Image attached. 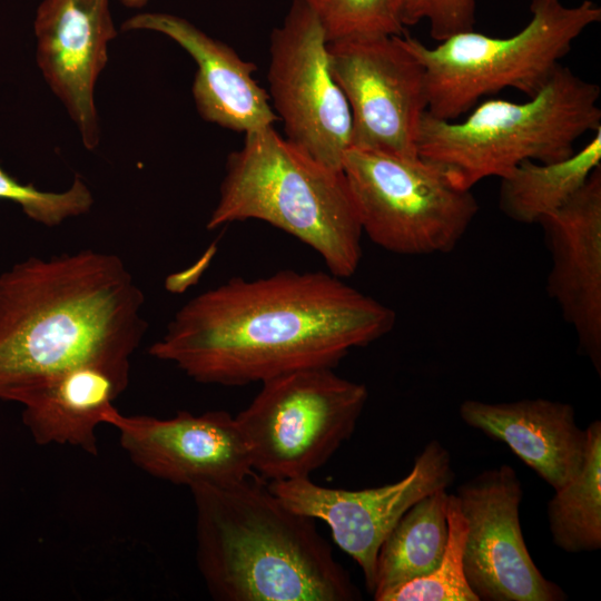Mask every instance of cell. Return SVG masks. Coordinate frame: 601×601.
Listing matches in <instances>:
<instances>
[{"label":"cell","instance_id":"3","mask_svg":"<svg viewBox=\"0 0 601 601\" xmlns=\"http://www.w3.org/2000/svg\"><path fill=\"white\" fill-rule=\"evenodd\" d=\"M196 509V560L218 601H355L348 572L313 518L248 477L189 486Z\"/></svg>","mask_w":601,"mask_h":601},{"label":"cell","instance_id":"10","mask_svg":"<svg viewBox=\"0 0 601 601\" xmlns=\"http://www.w3.org/2000/svg\"><path fill=\"white\" fill-rule=\"evenodd\" d=\"M403 36L327 43L352 115V146L417 157L428 99L425 70Z\"/></svg>","mask_w":601,"mask_h":601},{"label":"cell","instance_id":"2","mask_svg":"<svg viewBox=\"0 0 601 601\" xmlns=\"http://www.w3.org/2000/svg\"><path fill=\"white\" fill-rule=\"evenodd\" d=\"M144 302L115 254L83 249L14 264L0 274V401L21 404L80 366L130 376L147 331Z\"/></svg>","mask_w":601,"mask_h":601},{"label":"cell","instance_id":"18","mask_svg":"<svg viewBox=\"0 0 601 601\" xmlns=\"http://www.w3.org/2000/svg\"><path fill=\"white\" fill-rule=\"evenodd\" d=\"M129 377L95 365L65 372L26 397L22 422L39 445H71L96 455V430Z\"/></svg>","mask_w":601,"mask_h":601},{"label":"cell","instance_id":"7","mask_svg":"<svg viewBox=\"0 0 601 601\" xmlns=\"http://www.w3.org/2000/svg\"><path fill=\"white\" fill-rule=\"evenodd\" d=\"M363 234L385 250L431 255L453 250L479 205L435 162L351 147L343 159Z\"/></svg>","mask_w":601,"mask_h":601},{"label":"cell","instance_id":"24","mask_svg":"<svg viewBox=\"0 0 601 601\" xmlns=\"http://www.w3.org/2000/svg\"><path fill=\"white\" fill-rule=\"evenodd\" d=\"M0 199L18 204L32 220L47 227L88 213L93 196L85 181L76 176L71 186L60 193L42 191L32 184H21L0 166Z\"/></svg>","mask_w":601,"mask_h":601},{"label":"cell","instance_id":"11","mask_svg":"<svg viewBox=\"0 0 601 601\" xmlns=\"http://www.w3.org/2000/svg\"><path fill=\"white\" fill-rule=\"evenodd\" d=\"M454 480L451 455L436 440L415 457L412 470L395 483L363 490L332 489L309 477L269 482L290 509L324 521L334 542L362 569L366 589L375 588L381 545L402 515L418 500L447 489Z\"/></svg>","mask_w":601,"mask_h":601},{"label":"cell","instance_id":"15","mask_svg":"<svg viewBox=\"0 0 601 601\" xmlns=\"http://www.w3.org/2000/svg\"><path fill=\"white\" fill-rule=\"evenodd\" d=\"M551 255L546 290L601 374V166L539 223Z\"/></svg>","mask_w":601,"mask_h":601},{"label":"cell","instance_id":"6","mask_svg":"<svg viewBox=\"0 0 601 601\" xmlns=\"http://www.w3.org/2000/svg\"><path fill=\"white\" fill-rule=\"evenodd\" d=\"M529 23L513 36L494 38L474 30L435 47L402 37L425 70L427 112L456 120L481 98L512 88L528 98L548 82L575 39L601 20L590 0L568 7L560 0H532Z\"/></svg>","mask_w":601,"mask_h":601},{"label":"cell","instance_id":"12","mask_svg":"<svg viewBox=\"0 0 601 601\" xmlns=\"http://www.w3.org/2000/svg\"><path fill=\"white\" fill-rule=\"evenodd\" d=\"M455 495L467 524L464 573L479 601L566 599L529 553L519 513L523 492L513 467L485 470L461 484Z\"/></svg>","mask_w":601,"mask_h":601},{"label":"cell","instance_id":"16","mask_svg":"<svg viewBox=\"0 0 601 601\" xmlns=\"http://www.w3.org/2000/svg\"><path fill=\"white\" fill-rule=\"evenodd\" d=\"M121 30L162 33L190 55L197 65L193 98L204 120L245 134L278 120L268 93L253 76L257 67L187 19L166 12L138 13L126 19Z\"/></svg>","mask_w":601,"mask_h":601},{"label":"cell","instance_id":"26","mask_svg":"<svg viewBox=\"0 0 601 601\" xmlns=\"http://www.w3.org/2000/svg\"><path fill=\"white\" fill-rule=\"evenodd\" d=\"M214 254V246L193 267L183 273H177L166 279V288L173 293H181L189 285L195 284L209 263Z\"/></svg>","mask_w":601,"mask_h":601},{"label":"cell","instance_id":"19","mask_svg":"<svg viewBox=\"0 0 601 601\" xmlns=\"http://www.w3.org/2000/svg\"><path fill=\"white\" fill-rule=\"evenodd\" d=\"M601 166V127L571 156L550 162L524 160L501 179V211L520 224H539L560 208Z\"/></svg>","mask_w":601,"mask_h":601},{"label":"cell","instance_id":"25","mask_svg":"<svg viewBox=\"0 0 601 601\" xmlns=\"http://www.w3.org/2000/svg\"><path fill=\"white\" fill-rule=\"evenodd\" d=\"M475 7V0H407L403 22L406 27L427 20L432 38L440 42L473 30Z\"/></svg>","mask_w":601,"mask_h":601},{"label":"cell","instance_id":"21","mask_svg":"<svg viewBox=\"0 0 601 601\" xmlns=\"http://www.w3.org/2000/svg\"><path fill=\"white\" fill-rule=\"evenodd\" d=\"M588 446L581 472L555 490L548 503L553 543L568 553L601 548V422L587 428Z\"/></svg>","mask_w":601,"mask_h":601},{"label":"cell","instance_id":"17","mask_svg":"<svg viewBox=\"0 0 601 601\" xmlns=\"http://www.w3.org/2000/svg\"><path fill=\"white\" fill-rule=\"evenodd\" d=\"M459 413L466 425L506 444L554 491L583 467L588 434L577 425L569 403L546 398L505 403L466 400Z\"/></svg>","mask_w":601,"mask_h":601},{"label":"cell","instance_id":"20","mask_svg":"<svg viewBox=\"0 0 601 601\" xmlns=\"http://www.w3.org/2000/svg\"><path fill=\"white\" fill-rule=\"evenodd\" d=\"M446 489L414 503L380 548L376 560V600L384 592L427 575L440 564L447 543Z\"/></svg>","mask_w":601,"mask_h":601},{"label":"cell","instance_id":"5","mask_svg":"<svg viewBox=\"0 0 601 601\" xmlns=\"http://www.w3.org/2000/svg\"><path fill=\"white\" fill-rule=\"evenodd\" d=\"M600 96L598 83L560 63L526 101L487 99L461 121L426 111L417 154L471 190L487 177L502 178L524 160L550 162L571 156L580 137L601 127Z\"/></svg>","mask_w":601,"mask_h":601},{"label":"cell","instance_id":"22","mask_svg":"<svg viewBox=\"0 0 601 601\" xmlns=\"http://www.w3.org/2000/svg\"><path fill=\"white\" fill-rule=\"evenodd\" d=\"M446 516L449 538L437 568L425 577L384 592L376 601H479L464 573L463 551L467 524L455 494H449Z\"/></svg>","mask_w":601,"mask_h":601},{"label":"cell","instance_id":"4","mask_svg":"<svg viewBox=\"0 0 601 601\" xmlns=\"http://www.w3.org/2000/svg\"><path fill=\"white\" fill-rule=\"evenodd\" d=\"M247 219L303 242L335 276L349 277L359 265L363 230L343 170L316 160L274 126L246 132L228 155L206 227Z\"/></svg>","mask_w":601,"mask_h":601},{"label":"cell","instance_id":"8","mask_svg":"<svg viewBox=\"0 0 601 601\" xmlns=\"http://www.w3.org/2000/svg\"><path fill=\"white\" fill-rule=\"evenodd\" d=\"M364 384L333 368L289 372L262 383L237 416L254 473L270 482L305 479L355 431L367 402Z\"/></svg>","mask_w":601,"mask_h":601},{"label":"cell","instance_id":"27","mask_svg":"<svg viewBox=\"0 0 601 601\" xmlns=\"http://www.w3.org/2000/svg\"><path fill=\"white\" fill-rule=\"evenodd\" d=\"M125 7L138 9L142 8L150 0H119Z\"/></svg>","mask_w":601,"mask_h":601},{"label":"cell","instance_id":"14","mask_svg":"<svg viewBox=\"0 0 601 601\" xmlns=\"http://www.w3.org/2000/svg\"><path fill=\"white\" fill-rule=\"evenodd\" d=\"M37 63L88 150L98 147L97 79L117 36L109 0H41L35 19Z\"/></svg>","mask_w":601,"mask_h":601},{"label":"cell","instance_id":"13","mask_svg":"<svg viewBox=\"0 0 601 601\" xmlns=\"http://www.w3.org/2000/svg\"><path fill=\"white\" fill-rule=\"evenodd\" d=\"M106 424L118 431L131 462L160 480L187 485L223 484L254 474L247 439L226 411L199 415L179 411L173 417L124 415L117 408Z\"/></svg>","mask_w":601,"mask_h":601},{"label":"cell","instance_id":"23","mask_svg":"<svg viewBox=\"0 0 601 601\" xmlns=\"http://www.w3.org/2000/svg\"><path fill=\"white\" fill-rule=\"evenodd\" d=\"M327 43L403 36L407 0H305Z\"/></svg>","mask_w":601,"mask_h":601},{"label":"cell","instance_id":"1","mask_svg":"<svg viewBox=\"0 0 601 601\" xmlns=\"http://www.w3.org/2000/svg\"><path fill=\"white\" fill-rule=\"evenodd\" d=\"M329 272L231 278L180 307L149 354L203 384L240 386L334 368L391 332L393 309Z\"/></svg>","mask_w":601,"mask_h":601},{"label":"cell","instance_id":"9","mask_svg":"<svg viewBox=\"0 0 601 601\" xmlns=\"http://www.w3.org/2000/svg\"><path fill=\"white\" fill-rule=\"evenodd\" d=\"M269 100L286 139L342 169L352 146V115L329 66L327 40L305 0H293L269 42Z\"/></svg>","mask_w":601,"mask_h":601}]
</instances>
